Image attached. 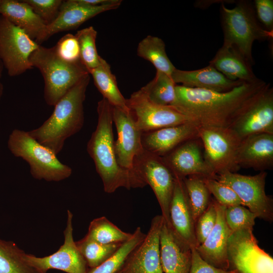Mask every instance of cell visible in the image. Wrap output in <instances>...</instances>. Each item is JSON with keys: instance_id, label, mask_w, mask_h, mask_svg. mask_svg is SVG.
Returning a JSON list of instances; mask_svg holds the SVG:
<instances>
[{"instance_id": "obj_4", "label": "cell", "mask_w": 273, "mask_h": 273, "mask_svg": "<svg viewBox=\"0 0 273 273\" xmlns=\"http://www.w3.org/2000/svg\"><path fill=\"white\" fill-rule=\"evenodd\" d=\"M30 62L44 80V99L47 104L56 103L78 82L89 74L80 63H69L60 59L53 47L39 45L31 55Z\"/></svg>"}, {"instance_id": "obj_38", "label": "cell", "mask_w": 273, "mask_h": 273, "mask_svg": "<svg viewBox=\"0 0 273 273\" xmlns=\"http://www.w3.org/2000/svg\"><path fill=\"white\" fill-rule=\"evenodd\" d=\"M53 47L56 55L62 60L72 64L80 62L79 46L75 35L65 34Z\"/></svg>"}, {"instance_id": "obj_42", "label": "cell", "mask_w": 273, "mask_h": 273, "mask_svg": "<svg viewBox=\"0 0 273 273\" xmlns=\"http://www.w3.org/2000/svg\"><path fill=\"white\" fill-rule=\"evenodd\" d=\"M191 265L189 273H237L233 270H224L215 267L204 260L195 248L191 249Z\"/></svg>"}, {"instance_id": "obj_20", "label": "cell", "mask_w": 273, "mask_h": 273, "mask_svg": "<svg viewBox=\"0 0 273 273\" xmlns=\"http://www.w3.org/2000/svg\"><path fill=\"white\" fill-rule=\"evenodd\" d=\"M214 200L217 211L216 223L204 242L195 249L206 262L215 267L227 270H229L228 240L232 232L225 219L226 207Z\"/></svg>"}, {"instance_id": "obj_31", "label": "cell", "mask_w": 273, "mask_h": 273, "mask_svg": "<svg viewBox=\"0 0 273 273\" xmlns=\"http://www.w3.org/2000/svg\"><path fill=\"white\" fill-rule=\"evenodd\" d=\"M132 235L120 229L105 216H102L90 222L85 236L98 243L109 244L125 242Z\"/></svg>"}, {"instance_id": "obj_8", "label": "cell", "mask_w": 273, "mask_h": 273, "mask_svg": "<svg viewBox=\"0 0 273 273\" xmlns=\"http://www.w3.org/2000/svg\"><path fill=\"white\" fill-rule=\"evenodd\" d=\"M39 46L23 30L0 16V60L10 76L33 68L29 58Z\"/></svg>"}, {"instance_id": "obj_11", "label": "cell", "mask_w": 273, "mask_h": 273, "mask_svg": "<svg viewBox=\"0 0 273 273\" xmlns=\"http://www.w3.org/2000/svg\"><path fill=\"white\" fill-rule=\"evenodd\" d=\"M198 137L203 148L205 160L215 175L239 169L236 161L240 141L228 128L199 126Z\"/></svg>"}, {"instance_id": "obj_29", "label": "cell", "mask_w": 273, "mask_h": 273, "mask_svg": "<svg viewBox=\"0 0 273 273\" xmlns=\"http://www.w3.org/2000/svg\"><path fill=\"white\" fill-rule=\"evenodd\" d=\"M26 254L13 242L0 239V273H42L27 262Z\"/></svg>"}, {"instance_id": "obj_26", "label": "cell", "mask_w": 273, "mask_h": 273, "mask_svg": "<svg viewBox=\"0 0 273 273\" xmlns=\"http://www.w3.org/2000/svg\"><path fill=\"white\" fill-rule=\"evenodd\" d=\"M0 14L23 30L34 40L41 34L47 26L24 0H2Z\"/></svg>"}, {"instance_id": "obj_43", "label": "cell", "mask_w": 273, "mask_h": 273, "mask_svg": "<svg viewBox=\"0 0 273 273\" xmlns=\"http://www.w3.org/2000/svg\"><path fill=\"white\" fill-rule=\"evenodd\" d=\"M116 0H79V1L85 5L90 6H104L114 3Z\"/></svg>"}, {"instance_id": "obj_9", "label": "cell", "mask_w": 273, "mask_h": 273, "mask_svg": "<svg viewBox=\"0 0 273 273\" xmlns=\"http://www.w3.org/2000/svg\"><path fill=\"white\" fill-rule=\"evenodd\" d=\"M267 175L266 171H260L254 175L226 171L213 177L230 187L241 200L242 205L247 207L257 217L272 221V199L265 191Z\"/></svg>"}, {"instance_id": "obj_3", "label": "cell", "mask_w": 273, "mask_h": 273, "mask_svg": "<svg viewBox=\"0 0 273 273\" xmlns=\"http://www.w3.org/2000/svg\"><path fill=\"white\" fill-rule=\"evenodd\" d=\"M89 80V74L81 79L56 103L53 112L41 126L28 131L57 155L63 149L65 141L83 127V103Z\"/></svg>"}, {"instance_id": "obj_22", "label": "cell", "mask_w": 273, "mask_h": 273, "mask_svg": "<svg viewBox=\"0 0 273 273\" xmlns=\"http://www.w3.org/2000/svg\"><path fill=\"white\" fill-rule=\"evenodd\" d=\"M236 161L239 168L265 171L273 168V134L258 133L241 140Z\"/></svg>"}, {"instance_id": "obj_35", "label": "cell", "mask_w": 273, "mask_h": 273, "mask_svg": "<svg viewBox=\"0 0 273 273\" xmlns=\"http://www.w3.org/2000/svg\"><path fill=\"white\" fill-rule=\"evenodd\" d=\"M75 36L79 46L80 62L89 72L99 65L101 58L96 44L97 31L89 26L77 31Z\"/></svg>"}, {"instance_id": "obj_34", "label": "cell", "mask_w": 273, "mask_h": 273, "mask_svg": "<svg viewBox=\"0 0 273 273\" xmlns=\"http://www.w3.org/2000/svg\"><path fill=\"white\" fill-rule=\"evenodd\" d=\"M195 223L207 209L211 198L202 176L191 175L183 178Z\"/></svg>"}, {"instance_id": "obj_41", "label": "cell", "mask_w": 273, "mask_h": 273, "mask_svg": "<svg viewBox=\"0 0 273 273\" xmlns=\"http://www.w3.org/2000/svg\"><path fill=\"white\" fill-rule=\"evenodd\" d=\"M254 4L256 16L263 28L273 32V1L255 0Z\"/></svg>"}, {"instance_id": "obj_18", "label": "cell", "mask_w": 273, "mask_h": 273, "mask_svg": "<svg viewBox=\"0 0 273 273\" xmlns=\"http://www.w3.org/2000/svg\"><path fill=\"white\" fill-rule=\"evenodd\" d=\"M199 138L187 141L161 157L174 176L184 178L191 175L214 177L207 164Z\"/></svg>"}, {"instance_id": "obj_12", "label": "cell", "mask_w": 273, "mask_h": 273, "mask_svg": "<svg viewBox=\"0 0 273 273\" xmlns=\"http://www.w3.org/2000/svg\"><path fill=\"white\" fill-rule=\"evenodd\" d=\"M133 168L154 192L164 221L170 226L169 208L175 177L161 158L146 150L134 159Z\"/></svg>"}, {"instance_id": "obj_15", "label": "cell", "mask_w": 273, "mask_h": 273, "mask_svg": "<svg viewBox=\"0 0 273 273\" xmlns=\"http://www.w3.org/2000/svg\"><path fill=\"white\" fill-rule=\"evenodd\" d=\"M161 215L154 217L143 241L128 255L118 273H163L160 257Z\"/></svg>"}, {"instance_id": "obj_46", "label": "cell", "mask_w": 273, "mask_h": 273, "mask_svg": "<svg viewBox=\"0 0 273 273\" xmlns=\"http://www.w3.org/2000/svg\"><path fill=\"white\" fill-rule=\"evenodd\" d=\"M116 273H118V272H116Z\"/></svg>"}, {"instance_id": "obj_13", "label": "cell", "mask_w": 273, "mask_h": 273, "mask_svg": "<svg viewBox=\"0 0 273 273\" xmlns=\"http://www.w3.org/2000/svg\"><path fill=\"white\" fill-rule=\"evenodd\" d=\"M127 106L138 128L143 132L194 122L171 106L150 102L140 89L126 99Z\"/></svg>"}, {"instance_id": "obj_14", "label": "cell", "mask_w": 273, "mask_h": 273, "mask_svg": "<svg viewBox=\"0 0 273 273\" xmlns=\"http://www.w3.org/2000/svg\"><path fill=\"white\" fill-rule=\"evenodd\" d=\"M73 214L67 210L66 228L63 232L64 244L57 251L45 257L26 254L25 260L33 267L46 273L50 269H56L67 273H87V265L73 237Z\"/></svg>"}, {"instance_id": "obj_40", "label": "cell", "mask_w": 273, "mask_h": 273, "mask_svg": "<svg viewBox=\"0 0 273 273\" xmlns=\"http://www.w3.org/2000/svg\"><path fill=\"white\" fill-rule=\"evenodd\" d=\"M32 8L34 12L47 25L52 23L57 17L62 0H24Z\"/></svg>"}, {"instance_id": "obj_7", "label": "cell", "mask_w": 273, "mask_h": 273, "mask_svg": "<svg viewBox=\"0 0 273 273\" xmlns=\"http://www.w3.org/2000/svg\"><path fill=\"white\" fill-rule=\"evenodd\" d=\"M240 141L255 134H273V88L266 84L251 97L227 128Z\"/></svg>"}, {"instance_id": "obj_30", "label": "cell", "mask_w": 273, "mask_h": 273, "mask_svg": "<svg viewBox=\"0 0 273 273\" xmlns=\"http://www.w3.org/2000/svg\"><path fill=\"white\" fill-rule=\"evenodd\" d=\"M175 85L170 76L156 70L154 78L141 89L150 102L170 106L175 98Z\"/></svg>"}, {"instance_id": "obj_45", "label": "cell", "mask_w": 273, "mask_h": 273, "mask_svg": "<svg viewBox=\"0 0 273 273\" xmlns=\"http://www.w3.org/2000/svg\"><path fill=\"white\" fill-rule=\"evenodd\" d=\"M2 0H0V4L2 3Z\"/></svg>"}, {"instance_id": "obj_17", "label": "cell", "mask_w": 273, "mask_h": 273, "mask_svg": "<svg viewBox=\"0 0 273 273\" xmlns=\"http://www.w3.org/2000/svg\"><path fill=\"white\" fill-rule=\"evenodd\" d=\"M121 3V0H116L110 4L94 7L82 4L79 0L63 1L56 19L46 26L43 32L35 41L40 45L57 33L75 29L103 12L117 9Z\"/></svg>"}, {"instance_id": "obj_28", "label": "cell", "mask_w": 273, "mask_h": 273, "mask_svg": "<svg viewBox=\"0 0 273 273\" xmlns=\"http://www.w3.org/2000/svg\"><path fill=\"white\" fill-rule=\"evenodd\" d=\"M136 53L152 63L157 71L170 76L176 68L167 55L164 42L158 37L149 35L144 38L138 44Z\"/></svg>"}, {"instance_id": "obj_39", "label": "cell", "mask_w": 273, "mask_h": 273, "mask_svg": "<svg viewBox=\"0 0 273 273\" xmlns=\"http://www.w3.org/2000/svg\"><path fill=\"white\" fill-rule=\"evenodd\" d=\"M216 218L217 211L214 200L211 198L208 207L199 216L195 223L197 247L204 242L212 231L216 223Z\"/></svg>"}, {"instance_id": "obj_21", "label": "cell", "mask_w": 273, "mask_h": 273, "mask_svg": "<svg viewBox=\"0 0 273 273\" xmlns=\"http://www.w3.org/2000/svg\"><path fill=\"white\" fill-rule=\"evenodd\" d=\"M199 126L195 122H190L143 132V148L145 150L162 157L184 142L199 138Z\"/></svg>"}, {"instance_id": "obj_5", "label": "cell", "mask_w": 273, "mask_h": 273, "mask_svg": "<svg viewBox=\"0 0 273 273\" xmlns=\"http://www.w3.org/2000/svg\"><path fill=\"white\" fill-rule=\"evenodd\" d=\"M223 43L235 47L251 64H253L252 48L255 40L271 39L272 31L265 29L258 22L252 4L240 1L232 9L220 7Z\"/></svg>"}, {"instance_id": "obj_25", "label": "cell", "mask_w": 273, "mask_h": 273, "mask_svg": "<svg viewBox=\"0 0 273 273\" xmlns=\"http://www.w3.org/2000/svg\"><path fill=\"white\" fill-rule=\"evenodd\" d=\"M209 65L228 79L245 82L257 81L251 64L233 46L223 43Z\"/></svg>"}, {"instance_id": "obj_27", "label": "cell", "mask_w": 273, "mask_h": 273, "mask_svg": "<svg viewBox=\"0 0 273 273\" xmlns=\"http://www.w3.org/2000/svg\"><path fill=\"white\" fill-rule=\"evenodd\" d=\"M94 84L103 99L113 107L129 111L126 99L119 89L115 76L112 73L109 64L101 57L99 65L88 72Z\"/></svg>"}, {"instance_id": "obj_6", "label": "cell", "mask_w": 273, "mask_h": 273, "mask_svg": "<svg viewBox=\"0 0 273 273\" xmlns=\"http://www.w3.org/2000/svg\"><path fill=\"white\" fill-rule=\"evenodd\" d=\"M8 147L14 156L27 162L35 179L60 181L72 174L70 167L62 163L53 150L37 142L28 131L14 129L9 136Z\"/></svg>"}, {"instance_id": "obj_10", "label": "cell", "mask_w": 273, "mask_h": 273, "mask_svg": "<svg viewBox=\"0 0 273 273\" xmlns=\"http://www.w3.org/2000/svg\"><path fill=\"white\" fill-rule=\"evenodd\" d=\"M252 231L232 233L228 245L229 270L237 273H273V258L259 247Z\"/></svg>"}, {"instance_id": "obj_16", "label": "cell", "mask_w": 273, "mask_h": 273, "mask_svg": "<svg viewBox=\"0 0 273 273\" xmlns=\"http://www.w3.org/2000/svg\"><path fill=\"white\" fill-rule=\"evenodd\" d=\"M112 118L117 133L114 142L117 162L121 167L132 170L135 158L144 150L143 132L138 128L130 111L112 107Z\"/></svg>"}, {"instance_id": "obj_44", "label": "cell", "mask_w": 273, "mask_h": 273, "mask_svg": "<svg viewBox=\"0 0 273 273\" xmlns=\"http://www.w3.org/2000/svg\"><path fill=\"white\" fill-rule=\"evenodd\" d=\"M4 66L0 60V101L3 97V93H4V86L2 82V77L3 75V72L4 69Z\"/></svg>"}, {"instance_id": "obj_19", "label": "cell", "mask_w": 273, "mask_h": 273, "mask_svg": "<svg viewBox=\"0 0 273 273\" xmlns=\"http://www.w3.org/2000/svg\"><path fill=\"white\" fill-rule=\"evenodd\" d=\"M175 184L170 208V229L191 249L197 247L195 221L189 197L181 178L174 176Z\"/></svg>"}, {"instance_id": "obj_24", "label": "cell", "mask_w": 273, "mask_h": 273, "mask_svg": "<svg viewBox=\"0 0 273 273\" xmlns=\"http://www.w3.org/2000/svg\"><path fill=\"white\" fill-rule=\"evenodd\" d=\"M171 77L176 84L218 92H226L245 82L228 79L214 67L208 66L197 70L186 71L175 68Z\"/></svg>"}, {"instance_id": "obj_23", "label": "cell", "mask_w": 273, "mask_h": 273, "mask_svg": "<svg viewBox=\"0 0 273 273\" xmlns=\"http://www.w3.org/2000/svg\"><path fill=\"white\" fill-rule=\"evenodd\" d=\"M160 257L163 273H189L191 248L164 222L160 234Z\"/></svg>"}, {"instance_id": "obj_37", "label": "cell", "mask_w": 273, "mask_h": 273, "mask_svg": "<svg viewBox=\"0 0 273 273\" xmlns=\"http://www.w3.org/2000/svg\"><path fill=\"white\" fill-rule=\"evenodd\" d=\"M203 178L210 194L218 203L225 207L242 205L241 200L230 187L213 177Z\"/></svg>"}, {"instance_id": "obj_32", "label": "cell", "mask_w": 273, "mask_h": 273, "mask_svg": "<svg viewBox=\"0 0 273 273\" xmlns=\"http://www.w3.org/2000/svg\"><path fill=\"white\" fill-rule=\"evenodd\" d=\"M122 243L103 244L86 236L75 242L77 247L90 269L99 266L109 258L120 248Z\"/></svg>"}, {"instance_id": "obj_2", "label": "cell", "mask_w": 273, "mask_h": 273, "mask_svg": "<svg viewBox=\"0 0 273 273\" xmlns=\"http://www.w3.org/2000/svg\"><path fill=\"white\" fill-rule=\"evenodd\" d=\"M98 123L87 144L86 150L93 160L106 193H114L122 187L130 190L147 185L136 171L127 170L118 164L114 148L112 106L105 99L98 102Z\"/></svg>"}, {"instance_id": "obj_36", "label": "cell", "mask_w": 273, "mask_h": 273, "mask_svg": "<svg viewBox=\"0 0 273 273\" xmlns=\"http://www.w3.org/2000/svg\"><path fill=\"white\" fill-rule=\"evenodd\" d=\"M226 223L232 233L242 230H253L256 214L242 205L226 207Z\"/></svg>"}, {"instance_id": "obj_33", "label": "cell", "mask_w": 273, "mask_h": 273, "mask_svg": "<svg viewBox=\"0 0 273 273\" xmlns=\"http://www.w3.org/2000/svg\"><path fill=\"white\" fill-rule=\"evenodd\" d=\"M145 236L140 227L136 228L131 237L123 243L112 256L99 266L90 268L87 273H116L129 253L143 241Z\"/></svg>"}, {"instance_id": "obj_1", "label": "cell", "mask_w": 273, "mask_h": 273, "mask_svg": "<svg viewBox=\"0 0 273 273\" xmlns=\"http://www.w3.org/2000/svg\"><path fill=\"white\" fill-rule=\"evenodd\" d=\"M266 82H244L226 92L175 85L171 104L200 126L227 128L242 107Z\"/></svg>"}]
</instances>
